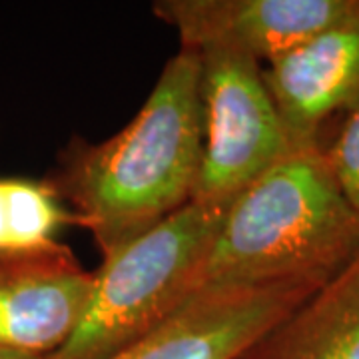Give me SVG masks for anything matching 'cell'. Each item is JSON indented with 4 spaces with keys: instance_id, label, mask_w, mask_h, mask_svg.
Listing matches in <instances>:
<instances>
[{
    "instance_id": "obj_8",
    "label": "cell",
    "mask_w": 359,
    "mask_h": 359,
    "mask_svg": "<svg viewBox=\"0 0 359 359\" xmlns=\"http://www.w3.org/2000/svg\"><path fill=\"white\" fill-rule=\"evenodd\" d=\"M94 285L62 245L34 256L0 259V349L48 358L74 334Z\"/></svg>"
},
{
    "instance_id": "obj_3",
    "label": "cell",
    "mask_w": 359,
    "mask_h": 359,
    "mask_svg": "<svg viewBox=\"0 0 359 359\" xmlns=\"http://www.w3.org/2000/svg\"><path fill=\"white\" fill-rule=\"evenodd\" d=\"M228 208L192 200L102 257L74 334L44 359H108L170 320L200 292Z\"/></svg>"
},
{
    "instance_id": "obj_10",
    "label": "cell",
    "mask_w": 359,
    "mask_h": 359,
    "mask_svg": "<svg viewBox=\"0 0 359 359\" xmlns=\"http://www.w3.org/2000/svg\"><path fill=\"white\" fill-rule=\"evenodd\" d=\"M72 222L50 182L0 178V259L62 248L58 233Z\"/></svg>"
},
{
    "instance_id": "obj_2",
    "label": "cell",
    "mask_w": 359,
    "mask_h": 359,
    "mask_svg": "<svg viewBox=\"0 0 359 359\" xmlns=\"http://www.w3.org/2000/svg\"><path fill=\"white\" fill-rule=\"evenodd\" d=\"M359 250V214L321 148H299L228 208L205 257L200 290L330 282Z\"/></svg>"
},
{
    "instance_id": "obj_5",
    "label": "cell",
    "mask_w": 359,
    "mask_h": 359,
    "mask_svg": "<svg viewBox=\"0 0 359 359\" xmlns=\"http://www.w3.org/2000/svg\"><path fill=\"white\" fill-rule=\"evenodd\" d=\"M320 287L313 282L205 287L108 359H242Z\"/></svg>"
},
{
    "instance_id": "obj_6",
    "label": "cell",
    "mask_w": 359,
    "mask_h": 359,
    "mask_svg": "<svg viewBox=\"0 0 359 359\" xmlns=\"http://www.w3.org/2000/svg\"><path fill=\"white\" fill-rule=\"evenodd\" d=\"M358 6L359 0H158L152 13L178 32L182 48H219L269 65Z\"/></svg>"
},
{
    "instance_id": "obj_4",
    "label": "cell",
    "mask_w": 359,
    "mask_h": 359,
    "mask_svg": "<svg viewBox=\"0 0 359 359\" xmlns=\"http://www.w3.org/2000/svg\"><path fill=\"white\" fill-rule=\"evenodd\" d=\"M198 56L204 150L194 200L231 205L295 148L259 62L219 48L198 50Z\"/></svg>"
},
{
    "instance_id": "obj_7",
    "label": "cell",
    "mask_w": 359,
    "mask_h": 359,
    "mask_svg": "<svg viewBox=\"0 0 359 359\" xmlns=\"http://www.w3.org/2000/svg\"><path fill=\"white\" fill-rule=\"evenodd\" d=\"M262 72L295 150L321 148L327 124L359 108V6Z\"/></svg>"
},
{
    "instance_id": "obj_11",
    "label": "cell",
    "mask_w": 359,
    "mask_h": 359,
    "mask_svg": "<svg viewBox=\"0 0 359 359\" xmlns=\"http://www.w3.org/2000/svg\"><path fill=\"white\" fill-rule=\"evenodd\" d=\"M321 150L339 190L359 214V108L339 124L334 140Z\"/></svg>"
},
{
    "instance_id": "obj_9",
    "label": "cell",
    "mask_w": 359,
    "mask_h": 359,
    "mask_svg": "<svg viewBox=\"0 0 359 359\" xmlns=\"http://www.w3.org/2000/svg\"><path fill=\"white\" fill-rule=\"evenodd\" d=\"M242 359H359V250Z\"/></svg>"
},
{
    "instance_id": "obj_1",
    "label": "cell",
    "mask_w": 359,
    "mask_h": 359,
    "mask_svg": "<svg viewBox=\"0 0 359 359\" xmlns=\"http://www.w3.org/2000/svg\"><path fill=\"white\" fill-rule=\"evenodd\" d=\"M202 150L200 56L180 48L128 126L66 152L50 184L106 257L192 202Z\"/></svg>"
},
{
    "instance_id": "obj_12",
    "label": "cell",
    "mask_w": 359,
    "mask_h": 359,
    "mask_svg": "<svg viewBox=\"0 0 359 359\" xmlns=\"http://www.w3.org/2000/svg\"><path fill=\"white\" fill-rule=\"evenodd\" d=\"M0 359H42V358H30V355H22V353H14V351H4V349H0Z\"/></svg>"
}]
</instances>
